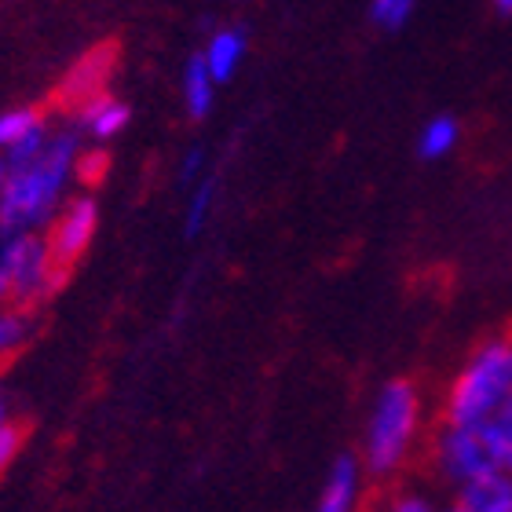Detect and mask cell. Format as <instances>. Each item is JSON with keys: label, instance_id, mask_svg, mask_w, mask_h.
Returning a JSON list of instances; mask_svg holds the SVG:
<instances>
[{"label": "cell", "instance_id": "6da1fadb", "mask_svg": "<svg viewBox=\"0 0 512 512\" xmlns=\"http://www.w3.org/2000/svg\"><path fill=\"white\" fill-rule=\"evenodd\" d=\"M81 139L70 128L52 132L41 154L30 161L8 165L4 194H0V235L15 231H44L52 216L63 209L66 187L77 176Z\"/></svg>", "mask_w": 512, "mask_h": 512}, {"label": "cell", "instance_id": "7a4b0ae2", "mask_svg": "<svg viewBox=\"0 0 512 512\" xmlns=\"http://www.w3.org/2000/svg\"><path fill=\"white\" fill-rule=\"evenodd\" d=\"M421 428V399L410 381H388L374 399L363 439V469L370 476H392L403 469Z\"/></svg>", "mask_w": 512, "mask_h": 512}, {"label": "cell", "instance_id": "3957f363", "mask_svg": "<svg viewBox=\"0 0 512 512\" xmlns=\"http://www.w3.org/2000/svg\"><path fill=\"white\" fill-rule=\"evenodd\" d=\"M512 399V337L483 344L469 366L454 377L443 406L450 425H483L502 403Z\"/></svg>", "mask_w": 512, "mask_h": 512}, {"label": "cell", "instance_id": "277c9868", "mask_svg": "<svg viewBox=\"0 0 512 512\" xmlns=\"http://www.w3.org/2000/svg\"><path fill=\"white\" fill-rule=\"evenodd\" d=\"M0 271L8 278L11 304H22V308H33L37 300L48 297L63 275L44 231L0 235Z\"/></svg>", "mask_w": 512, "mask_h": 512}, {"label": "cell", "instance_id": "5b68a950", "mask_svg": "<svg viewBox=\"0 0 512 512\" xmlns=\"http://www.w3.org/2000/svg\"><path fill=\"white\" fill-rule=\"evenodd\" d=\"M436 469L454 487L494 469V454L483 425H450L447 421V428L436 439Z\"/></svg>", "mask_w": 512, "mask_h": 512}, {"label": "cell", "instance_id": "8992f818", "mask_svg": "<svg viewBox=\"0 0 512 512\" xmlns=\"http://www.w3.org/2000/svg\"><path fill=\"white\" fill-rule=\"evenodd\" d=\"M96 231H99V209L92 198H70V202H63V209L48 224V242H52V253L63 271H70L88 253Z\"/></svg>", "mask_w": 512, "mask_h": 512}, {"label": "cell", "instance_id": "52a82bcc", "mask_svg": "<svg viewBox=\"0 0 512 512\" xmlns=\"http://www.w3.org/2000/svg\"><path fill=\"white\" fill-rule=\"evenodd\" d=\"M48 139H52V128L37 110H4L0 114V158L8 165L41 154Z\"/></svg>", "mask_w": 512, "mask_h": 512}, {"label": "cell", "instance_id": "ba28073f", "mask_svg": "<svg viewBox=\"0 0 512 512\" xmlns=\"http://www.w3.org/2000/svg\"><path fill=\"white\" fill-rule=\"evenodd\" d=\"M458 509L465 512H512V472L487 469L458 487Z\"/></svg>", "mask_w": 512, "mask_h": 512}, {"label": "cell", "instance_id": "9c48e42d", "mask_svg": "<svg viewBox=\"0 0 512 512\" xmlns=\"http://www.w3.org/2000/svg\"><path fill=\"white\" fill-rule=\"evenodd\" d=\"M77 121H81V132L92 136L96 143H110L114 136H121L128 125V107L118 96L110 92H96L88 96L81 107H77Z\"/></svg>", "mask_w": 512, "mask_h": 512}, {"label": "cell", "instance_id": "30bf717a", "mask_svg": "<svg viewBox=\"0 0 512 512\" xmlns=\"http://www.w3.org/2000/svg\"><path fill=\"white\" fill-rule=\"evenodd\" d=\"M359 494H363V465L344 454V458L333 461L330 476L322 483L319 494V509L322 512H348L359 505Z\"/></svg>", "mask_w": 512, "mask_h": 512}, {"label": "cell", "instance_id": "8fae6325", "mask_svg": "<svg viewBox=\"0 0 512 512\" xmlns=\"http://www.w3.org/2000/svg\"><path fill=\"white\" fill-rule=\"evenodd\" d=\"M202 59L209 66V74L227 85L231 77L238 74V66L246 63V33L235 30V26H224V30H216L202 48Z\"/></svg>", "mask_w": 512, "mask_h": 512}, {"label": "cell", "instance_id": "7c38bea8", "mask_svg": "<svg viewBox=\"0 0 512 512\" xmlns=\"http://www.w3.org/2000/svg\"><path fill=\"white\" fill-rule=\"evenodd\" d=\"M216 88H220V81L209 74L202 52L191 55V59H187V70H183V103H187V114H191L194 121L209 118V110H213V103H216Z\"/></svg>", "mask_w": 512, "mask_h": 512}, {"label": "cell", "instance_id": "4fadbf2b", "mask_svg": "<svg viewBox=\"0 0 512 512\" xmlns=\"http://www.w3.org/2000/svg\"><path fill=\"white\" fill-rule=\"evenodd\" d=\"M107 81H110V52H96V55H88L85 63H81L74 74L66 77L63 96L70 99L74 107H81L88 96H96V92H107Z\"/></svg>", "mask_w": 512, "mask_h": 512}, {"label": "cell", "instance_id": "5bb4252c", "mask_svg": "<svg viewBox=\"0 0 512 512\" xmlns=\"http://www.w3.org/2000/svg\"><path fill=\"white\" fill-rule=\"evenodd\" d=\"M458 136H461L458 121L447 118V114H439V118H432L425 128H421V136H417V154H421L425 161L447 158L450 150L458 147Z\"/></svg>", "mask_w": 512, "mask_h": 512}, {"label": "cell", "instance_id": "9a60e30c", "mask_svg": "<svg viewBox=\"0 0 512 512\" xmlns=\"http://www.w3.org/2000/svg\"><path fill=\"white\" fill-rule=\"evenodd\" d=\"M483 432H487V443H491L494 465L512 472V399L483 421Z\"/></svg>", "mask_w": 512, "mask_h": 512}, {"label": "cell", "instance_id": "2e32d148", "mask_svg": "<svg viewBox=\"0 0 512 512\" xmlns=\"http://www.w3.org/2000/svg\"><path fill=\"white\" fill-rule=\"evenodd\" d=\"M33 333V319L30 311L22 308V304H15V308H0V363L4 359H11L15 352H22V344L30 341Z\"/></svg>", "mask_w": 512, "mask_h": 512}, {"label": "cell", "instance_id": "e0dca14e", "mask_svg": "<svg viewBox=\"0 0 512 512\" xmlns=\"http://www.w3.org/2000/svg\"><path fill=\"white\" fill-rule=\"evenodd\" d=\"M216 202V180L213 176H202V180L191 187V198H187V213H183V235L198 238L209 224V213H213Z\"/></svg>", "mask_w": 512, "mask_h": 512}, {"label": "cell", "instance_id": "ac0fdd59", "mask_svg": "<svg viewBox=\"0 0 512 512\" xmlns=\"http://www.w3.org/2000/svg\"><path fill=\"white\" fill-rule=\"evenodd\" d=\"M417 0H374L370 4V19L381 26V30H399L406 26V19L414 15Z\"/></svg>", "mask_w": 512, "mask_h": 512}, {"label": "cell", "instance_id": "d6986e66", "mask_svg": "<svg viewBox=\"0 0 512 512\" xmlns=\"http://www.w3.org/2000/svg\"><path fill=\"white\" fill-rule=\"evenodd\" d=\"M107 154L103 150H81V158H77V176L85 183H96L103 172H107Z\"/></svg>", "mask_w": 512, "mask_h": 512}, {"label": "cell", "instance_id": "ffe728a7", "mask_svg": "<svg viewBox=\"0 0 512 512\" xmlns=\"http://www.w3.org/2000/svg\"><path fill=\"white\" fill-rule=\"evenodd\" d=\"M205 176V150L202 147H191L187 154H183L180 161V183L183 187H194V183Z\"/></svg>", "mask_w": 512, "mask_h": 512}, {"label": "cell", "instance_id": "44dd1931", "mask_svg": "<svg viewBox=\"0 0 512 512\" xmlns=\"http://www.w3.org/2000/svg\"><path fill=\"white\" fill-rule=\"evenodd\" d=\"M15 454H19V432L15 428H0V472L8 469L11 461H15Z\"/></svg>", "mask_w": 512, "mask_h": 512}, {"label": "cell", "instance_id": "7402d4cb", "mask_svg": "<svg viewBox=\"0 0 512 512\" xmlns=\"http://www.w3.org/2000/svg\"><path fill=\"white\" fill-rule=\"evenodd\" d=\"M395 509L399 512H428L432 509V502L421 498V494H399V498H395Z\"/></svg>", "mask_w": 512, "mask_h": 512}, {"label": "cell", "instance_id": "603a6c76", "mask_svg": "<svg viewBox=\"0 0 512 512\" xmlns=\"http://www.w3.org/2000/svg\"><path fill=\"white\" fill-rule=\"evenodd\" d=\"M11 300V293H8V278H4V271H0V308Z\"/></svg>", "mask_w": 512, "mask_h": 512}, {"label": "cell", "instance_id": "cb8c5ba5", "mask_svg": "<svg viewBox=\"0 0 512 512\" xmlns=\"http://www.w3.org/2000/svg\"><path fill=\"white\" fill-rule=\"evenodd\" d=\"M494 8H498V15H512V0H494Z\"/></svg>", "mask_w": 512, "mask_h": 512}, {"label": "cell", "instance_id": "d4e9b609", "mask_svg": "<svg viewBox=\"0 0 512 512\" xmlns=\"http://www.w3.org/2000/svg\"><path fill=\"white\" fill-rule=\"evenodd\" d=\"M0 428H8V406H4V395H0Z\"/></svg>", "mask_w": 512, "mask_h": 512}, {"label": "cell", "instance_id": "484cf974", "mask_svg": "<svg viewBox=\"0 0 512 512\" xmlns=\"http://www.w3.org/2000/svg\"><path fill=\"white\" fill-rule=\"evenodd\" d=\"M4 176H8V161L0 158V194H4Z\"/></svg>", "mask_w": 512, "mask_h": 512}]
</instances>
